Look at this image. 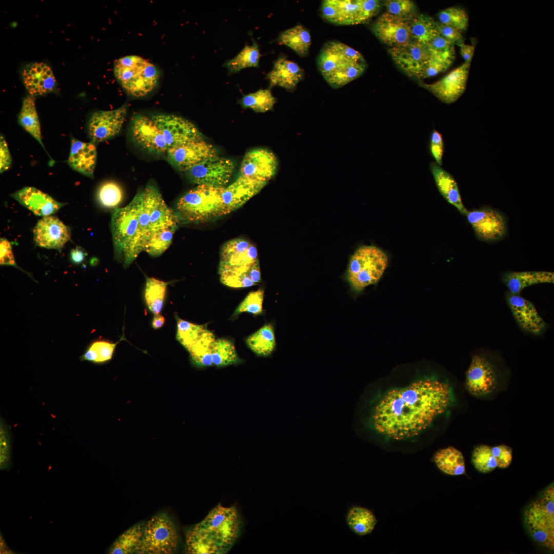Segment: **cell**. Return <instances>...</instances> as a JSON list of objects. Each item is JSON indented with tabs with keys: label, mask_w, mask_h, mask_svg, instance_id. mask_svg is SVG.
<instances>
[{
	"label": "cell",
	"mask_w": 554,
	"mask_h": 554,
	"mask_svg": "<svg viewBox=\"0 0 554 554\" xmlns=\"http://www.w3.org/2000/svg\"><path fill=\"white\" fill-rule=\"evenodd\" d=\"M33 231L35 244L48 249L59 250L71 238L69 228L56 217L50 215L39 220Z\"/></svg>",
	"instance_id": "cell-24"
},
{
	"label": "cell",
	"mask_w": 554,
	"mask_h": 554,
	"mask_svg": "<svg viewBox=\"0 0 554 554\" xmlns=\"http://www.w3.org/2000/svg\"><path fill=\"white\" fill-rule=\"evenodd\" d=\"M12 159L7 143L1 134L0 138V171L3 173L10 168Z\"/></svg>",
	"instance_id": "cell-59"
},
{
	"label": "cell",
	"mask_w": 554,
	"mask_h": 554,
	"mask_svg": "<svg viewBox=\"0 0 554 554\" xmlns=\"http://www.w3.org/2000/svg\"><path fill=\"white\" fill-rule=\"evenodd\" d=\"M471 62H464L435 83H419L441 102L451 104L457 101L464 92L467 85Z\"/></svg>",
	"instance_id": "cell-18"
},
{
	"label": "cell",
	"mask_w": 554,
	"mask_h": 554,
	"mask_svg": "<svg viewBox=\"0 0 554 554\" xmlns=\"http://www.w3.org/2000/svg\"><path fill=\"white\" fill-rule=\"evenodd\" d=\"M213 366L222 367L237 363L239 358L233 343L225 339L214 341L212 350Z\"/></svg>",
	"instance_id": "cell-48"
},
{
	"label": "cell",
	"mask_w": 554,
	"mask_h": 554,
	"mask_svg": "<svg viewBox=\"0 0 554 554\" xmlns=\"http://www.w3.org/2000/svg\"><path fill=\"white\" fill-rule=\"evenodd\" d=\"M497 380V370L493 362L484 354H474L466 373L465 386L468 392L474 396L489 394L496 388Z\"/></svg>",
	"instance_id": "cell-13"
},
{
	"label": "cell",
	"mask_w": 554,
	"mask_h": 554,
	"mask_svg": "<svg viewBox=\"0 0 554 554\" xmlns=\"http://www.w3.org/2000/svg\"><path fill=\"white\" fill-rule=\"evenodd\" d=\"M317 64L325 80L334 89L360 77L366 67V61L359 51L337 41L323 45Z\"/></svg>",
	"instance_id": "cell-3"
},
{
	"label": "cell",
	"mask_w": 554,
	"mask_h": 554,
	"mask_svg": "<svg viewBox=\"0 0 554 554\" xmlns=\"http://www.w3.org/2000/svg\"><path fill=\"white\" fill-rule=\"evenodd\" d=\"M450 401L448 385L425 379L387 392L370 416L373 429L388 438L401 440L419 434L444 413Z\"/></svg>",
	"instance_id": "cell-1"
},
{
	"label": "cell",
	"mask_w": 554,
	"mask_h": 554,
	"mask_svg": "<svg viewBox=\"0 0 554 554\" xmlns=\"http://www.w3.org/2000/svg\"><path fill=\"white\" fill-rule=\"evenodd\" d=\"M264 291L258 289L249 292L236 309L234 315L246 312L258 315L263 312Z\"/></svg>",
	"instance_id": "cell-54"
},
{
	"label": "cell",
	"mask_w": 554,
	"mask_h": 554,
	"mask_svg": "<svg viewBox=\"0 0 554 554\" xmlns=\"http://www.w3.org/2000/svg\"><path fill=\"white\" fill-rule=\"evenodd\" d=\"M71 144L68 164L74 170L92 178L97 157L95 143L72 138Z\"/></svg>",
	"instance_id": "cell-31"
},
{
	"label": "cell",
	"mask_w": 554,
	"mask_h": 554,
	"mask_svg": "<svg viewBox=\"0 0 554 554\" xmlns=\"http://www.w3.org/2000/svg\"><path fill=\"white\" fill-rule=\"evenodd\" d=\"M130 134L136 144L150 153L165 155L168 150L161 131L150 117L135 114L130 124Z\"/></svg>",
	"instance_id": "cell-19"
},
{
	"label": "cell",
	"mask_w": 554,
	"mask_h": 554,
	"mask_svg": "<svg viewBox=\"0 0 554 554\" xmlns=\"http://www.w3.org/2000/svg\"><path fill=\"white\" fill-rule=\"evenodd\" d=\"M215 147L204 140L191 141L169 149L167 161L180 171L185 172L202 162L215 156Z\"/></svg>",
	"instance_id": "cell-14"
},
{
	"label": "cell",
	"mask_w": 554,
	"mask_h": 554,
	"mask_svg": "<svg viewBox=\"0 0 554 554\" xmlns=\"http://www.w3.org/2000/svg\"><path fill=\"white\" fill-rule=\"evenodd\" d=\"M386 254L375 246H362L351 256L347 270L346 279L355 292L376 284L388 265Z\"/></svg>",
	"instance_id": "cell-6"
},
{
	"label": "cell",
	"mask_w": 554,
	"mask_h": 554,
	"mask_svg": "<svg viewBox=\"0 0 554 554\" xmlns=\"http://www.w3.org/2000/svg\"><path fill=\"white\" fill-rule=\"evenodd\" d=\"M388 52L407 74L417 78L429 58L425 46L412 40L405 46L390 48Z\"/></svg>",
	"instance_id": "cell-27"
},
{
	"label": "cell",
	"mask_w": 554,
	"mask_h": 554,
	"mask_svg": "<svg viewBox=\"0 0 554 554\" xmlns=\"http://www.w3.org/2000/svg\"><path fill=\"white\" fill-rule=\"evenodd\" d=\"M219 273L221 283L232 288L249 287L261 282L259 261L247 265L219 268Z\"/></svg>",
	"instance_id": "cell-30"
},
{
	"label": "cell",
	"mask_w": 554,
	"mask_h": 554,
	"mask_svg": "<svg viewBox=\"0 0 554 554\" xmlns=\"http://www.w3.org/2000/svg\"><path fill=\"white\" fill-rule=\"evenodd\" d=\"M23 84L29 95L35 97L53 91L56 82L51 67L42 62L27 64L22 71Z\"/></svg>",
	"instance_id": "cell-25"
},
{
	"label": "cell",
	"mask_w": 554,
	"mask_h": 554,
	"mask_svg": "<svg viewBox=\"0 0 554 554\" xmlns=\"http://www.w3.org/2000/svg\"><path fill=\"white\" fill-rule=\"evenodd\" d=\"M18 123L44 147L35 97L28 95L24 98L18 116Z\"/></svg>",
	"instance_id": "cell-36"
},
{
	"label": "cell",
	"mask_w": 554,
	"mask_h": 554,
	"mask_svg": "<svg viewBox=\"0 0 554 554\" xmlns=\"http://www.w3.org/2000/svg\"><path fill=\"white\" fill-rule=\"evenodd\" d=\"M168 283L154 278L146 279L144 296L149 309L160 314L163 307Z\"/></svg>",
	"instance_id": "cell-43"
},
{
	"label": "cell",
	"mask_w": 554,
	"mask_h": 554,
	"mask_svg": "<svg viewBox=\"0 0 554 554\" xmlns=\"http://www.w3.org/2000/svg\"><path fill=\"white\" fill-rule=\"evenodd\" d=\"M150 117L161 131L168 149L191 141L203 140L197 128L183 117L165 113H154Z\"/></svg>",
	"instance_id": "cell-11"
},
{
	"label": "cell",
	"mask_w": 554,
	"mask_h": 554,
	"mask_svg": "<svg viewBox=\"0 0 554 554\" xmlns=\"http://www.w3.org/2000/svg\"><path fill=\"white\" fill-rule=\"evenodd\" d=\"M4 423L1 421V462L4 463V460H7L9 454V437L7 428L5 427Z\"/></svg>",
	"instance_id": "cell-60"
},
{
	"label": "cell",
	"mask_w": 554,
	"mask_h": 554,
	"mask_svg": "<svg viewBox=\"0 0 554 554\" xmlns=\"http://www.w3.org/2000/svg\"><path fill=\"white\" fill-rule=\"evenodd\" d=\"M0 263L1 265H11L17 267L12 251L10 243L6 239L0 240Z\"/></svg>",
	"instance_id": "cell-58"
},
{
	"label": "cell",
	"mask_w": 554,
	"mask_h": 554,
	"mask_svg": "<svg viewBox=\"0 0 554 554\" xmlns=\"http://www.w3.org/2000/svg\"><path fill=\"white\" fill-rule=\"evenodd\" d=\"M433 459L437 467L446 474L458 476L465 473L464 457L454 447H449L438 450Z\"/></svg>",
	"instance_id": "cell-35"
},
{
	"label": "cell",
	"mask_w": 554,
	"mask_h": 554,
	"mask_svg": "<svg viewBox=\"0 0 554 554\" xmlns=\"http://www.w3.org/2000/svg\"><path fill=\"white\" fill-rule=\"evenodd\" d=\"M279 40L280 43L292 49L301 57L307 55L311 43L309 31L300 25L282 32Z\"/></svg>",
	"instance_id": "cell-38"
},
{
	"label": "cell",
	"mask_w": 554,
	"mask_h": 554,
	"mask_svg": "<svg viewBox=\"0 0 554 554\" xmlns=\"http://www.w3.org/2000/svg\"><path fill=\"white\" fill-rule=\"evenodd\" d=\"M459 47L460 53L465 60V62H471L474 53L475 46L466 45L464 43Z\"/></svg>",
	"instance_id": "cell-62"
},
{
	"label": "cell",
	"mask_w": 554,
	"mask_h": 554,
	"mask_svg": "<svg viewBox=\"0 0 554 554\" xmlns=\"http://www.w3.org/2000/svg\"><path fill=\"white\" fill-rule=\"evenodd\" d=\"M267 183L240 175L225 187L222 195L221 216L238 209L258 194Z\"/></svg>",
	"instance_id": "cell-22"
},
{
	"label": "cell",
	"mask_w": 554,
	"mask_h": 554,
	"mask_svg": "<svg viewBox=\"0 0 554 554\" xmlns=\"http://www.w3.org/2000/svg\"><path fill=\"white\" fill-rule=\"evenodd\" d=\"M440 23L452 27L462 32L468 25V16L466 11L460 7H450L440 11L438 14Z\"/></svg>",
	"instance_id": "cell-51"
},
{
	"label": "cell",
	"mask_w": 554,
	"mask_h": 554,
	"mask_svg": "<svg viewBox=\"0 0 554 554\" xmlns=\"http://www.w3.org/2000/svg\"><path fill=\"white\" fill-rule=\"evenodd\" d=\"M382 3L377 0H325L321 4L322 16L338 25L363 24L379 12Z\"/></svg>",
	"instance_id": "cell-8"
},
{
	"label": "cell",
	"mask_w": 554,
	"mask_h": 554,
	"mask_svg": "<svg viewBox=\"0 0 554 554\" xmlns=\"http://www.w3.org/2000/svg\"><path fill=\"white\" fill-rule=\"evenodd\" d=\"M22 205L38 216H47L57 212L65 203L32 187H26L11 194Z\"/></svg>",
	"instance_id": "cell-28"
},
{
	"label": "cell",
	"mask_w": 554,
	"mask_h": 554,
	"mask_svg": "<svg viewBox=\"0 0 554 554\" xmlns=\"http://www.w3.org/2000/svg\"><path fill=\"white\" fill-rule=\"evenodd\" d=\"M234 169L231 160L216 155L195 165L185 173L190 182L197 185L224 187L229 182Z\"/></svg>",
	"instance_id": "cell-12"
},
{
	"label": "cell",
	"mask_w": 554,
	"mask_h": 554,
	"mask_svg": "<svg viewBox=\"0 0 554 554\" xmlns=\"http://www.w3.org/2000/svg\"><path fill=\"white\" fill-rule=\"evenodd\" d=\"M142 203L149 212L150 235L160 230L179 225L174 210L166 204L154 183H148L143 189Z\"/></svg>",
	"instance_id": "cell-16"
},
{
	"label": "cell",
	"mask_w": 554,
	"mask_h": 554,
	"mask_svg": "<svg viewBox=\"0 0 554 554\" xmlns=\"http://www.w3.org/2000/svg\"><path fill=\"white\" fill-rule=\"evenodd\" d=\"M224 187L199 185L185 193L174 210L180 223H200L221 216Z\"/></svg>",
	"instance_id": "cell-5"
},
{
	"label": "cell",
	"mask_w": 554,
	"mask_h": 554,
	"mask_svg": "<svg viewBox=\"0 0 554 554\" xmlns=\"http://www.w3.org/2000/svg\"><path fill=\"white\" fill-rule=\"evenodd\" d=\"M505 296L513 318L523 330L535 335L543 332L547 324L532 302L509 292Z\"/></svg>",
	"instance_id": "cell-21"
},
{
	"label": "cell",
	"mask_w": 554,
	"mask_h": 554,
	"mask_svg": "<svg viewBox=\"0 0 554 554\" xmlns=\"http://www.w3.org/2000/svg\"><path fill=\"white\" fill-rule=\"evenodd\" d=\"M436 28L439 34L445 39L459 47L464 44L465 38L458 30L436 22Z\"/></svg>",
	"instance_id": "cell-57"
},
{
	"label": "cell",
	"mask_w": 554,
	"mask_h": 554,
	"mask_svg": "<svg viewBox=\"0 0 554 554\" xmlns=\"http://www.w3.org/2000/svg\"><path fill=\"white\" fill-rule=\"evenodd\" d=\"M261 54L256 43L252 45H245L242 51L233 58L227 61L225 67L229 73H234L248 67H257Z\"/></svg>",
	"instance_id": "cell-44"
},
{
	"label": "cell",
	"mask_w": 554,
	"mask_h": 554,
	"mask_svg": "<svg viewBox=\"0 0 554 554\" xmlns=\"http://www.w3.org/2000/svg\"><path fill=\"white\" fill-rule=\"evenodd\" d=\"M512 449L505 445L494 447L479 445L474 447L471 457L475 468L482 473L491 472L497 467L505 468L511 463Z\"/></svg>",
	"instance_id": "cell-26"
},
{
	"label": "cell",
	"mask_w": 554,
	"mask_h": 554,
	"mask_svg": "<svg viewBox=\"0 0 554 554\" xmlns=\"http://www.w3.org/2000/svg\"><path fill=\"white\" fill-rule=\"evenodd\" d=\"M259 261L256 247L243 238L225 243L221 248L219 268L243 265Z\"/></svg>",
	"instance_id": "cell-29"
},
{
	"label": "cell",
	"mask_w": 554,
	"mask_h": 554,
	"mask_svg": "<svg viewBox=\"0 0 554 554\" xmlns=\"http://www.w3.org/2000/svg\"><path fill=\"white\" fill-rule=\"evenodd\" d=\"M372 29L374 35L390 48L405 46L411 41L407 22L386 12L378 18Z\"/></svg>",
	"instance_id": "cell-23"
},
{
	"label": "cell",
	"mask_w": 554,
	"mask_h": 554,
	"mask_svg": "<svg viewBox=\"0 0 554 554\" xmlns=\"http://www.w3.org/2000/svg\"><path fill=\"white\" fill-rule=\"evenodd\" d=\"M179 536L171 519L166 514L156 515L144 524L136 553L170 554L177 547Z\"/></svg>",
	"instance_id": "cell-9"
},
{
	"label": "cell",
	"mask_w": 554,
	"mask_h": 554,
	"mask_svg": "<svg viewBox=\"0 0 554 554\" xmlns=\"http://www.w3.org/2000/svg\"><path fill=\"white\" fill-rule=\"evenodd\" d=\"M429 57L452 64L455 59L454 45L439 34L426 46Z\"/></svg>",
	"instance_id": "cell-50"
},
{
	"label": "cell",
	"mask_w": 554,
	"mask_h": 554,
	"mask_svg": "<svg viewBox=\"0 0 554 554\" xmlns=\"http://www.w3.org/2000/svg\"><path fill=\"white\" fill-rule=\"evenodd\" d=\"M117 344L103 340L93 342L80 356V360L97 364L106 363L112 359Z\"/></svg>",
	"instance_id": "cell-45"
},
{
	"label": "cell",
	"mask_w": 554,
	"mask_h": 554,
	"mask_svg": "<svg viewBox=\"0 0 554 554\" xmlns=\"http://www.w3.org/2000/svg\"><path fill=\"white\" fill-rule=\"evenodd\" d=\"M386 13L404 21H409L417 14V8L414 3L410 0H387L383 2Z\"/></svg>",
	"instance_id": "cell-53"
},
{
	"label": "cell",
	"mask_w": 554,
	"mask_h": 554,
	"mask_svg": "<svg viewBox=\"0 0 554 554\" xmlns=\"http://www.w3.org/2000/svg\"><path fill=\"white\" fill-rule=\"evenodd\" d=\"M177 227L163 229L152 233L146 241L144 251L152 256L163 254L171 244Z\"/></svg>",
	"instance_id": "cell-47"
},
{
	"label": "cell",
	"mask_w": 554,
	"mask_h": 554,
	"mask_svg": "<svg viewBox=\"0 0 554 554\" xmlns=\"http://www.w3.org/2000/svg\"><path fill=\"white\" fill-rule=\"evenodd\" d=\"M526 527L533 539L543 547L554 549V486L552 483L526 507Z\"/></svg>",
	"instance_id": "cell-7"
},
{
	"label": "cell",
	"mask_w": 554,
	"mask_h": 554,
	"mask_svg": "<svg viewBox=\"0 0 554 554\" xmlns=\"http://www.w3.org/2000/svg\"><path fill=\"white\" fill-rule=\"evenodd\" d=\"M303 70L295 63L284 57L278 59L267 74L270 86H279L287 90L294 89L302 80Z\"/></svg>",
	"instance_id": "cell-34"
},
{
	"label": "cell",
	"mask_w": 554,
	"mask_h": 554,
	"mask_svg": "<svg viewBox=\"0 0 554 554\" xmlns=\"http://www.w3.org/2000/svg\"><path fill=\"white\" fill-rule=\"evenodd\" d=\"M97 197L99 203L104 207L114 208L122 202L123 192L117 183L113 181H107L99 187Z\"/></svg>",
	"instance_id": "cell-52"
},
{
	"label": "cell",
	"mask_w": 554,
	"mask_h": 554,
	"mask_svg": "<svg viewBox=\"0 0 554 554\" xmlns=\"http://www.w3.org/2000/svg\"><path fill=\"white\" fill-rule=\"evenodd\" d=\"M144 524H137L124 531L113 543L109 551L112 554L136 552L142 537Z\"/></svg>",
	"instance_id": "cell-41"
},
{
	"label": "cell",
	"mask_w": 554,
	"mask_h": 554,
	"mask_svg": "<svg viewBox=\"0 0 554 554\" xmlns=\"http://www.w3.org/2000/svg\"><path fill=\"white\" fill-rule=\"evenodd\" d=\"M165 321V319L163 316L160 314L155 315L152 321V326L155 329H159L163 326Z\"/></svg>",
	"instance_id": "cell-63"
},
{
	"label": "cell",
	"mask_w": 554,
	"mask_h": 554,
	"mask_svg": "<svg viewBox=\"0 0 554 554\" xmlns=\"http://www.w3.org/2000/svg\"><path fill=\"white\" fill-rule=\"evenodd\" d=\"M429 169L440 194L461 214L466 215L468 210L462 202L460 190L454 177L435 162L430 163Z\"/></svg>",
	"instance_id": "cell-32"
},
{
	"label": "cell",
	"mask_w": 554,
	"mask_h": 554,
	"mask_svg": "<svg viewBox=\"0 0 554 554\" xmlns=\"http://www.w3.org/2000/svg\"><path fill=\"white\" fill-rule=\"evenodd\" d=\"M276 100L270 89H260L245 95L242 99L241 105L244 108H249L256 112H265L271 110Z\"/></svg>",
	"instance_id": "cell-49"
},
{
	"label": "cell",
	"mask_w": 554,
	"mask_h": 554,
	"mask_svg": "<svg viewBox=\"0 0 554 554\" xmlns=\"http://www.w3.org/2000/svg\"><path fill=\"white\" fill-rule=\"evenodd\" d=\"M451 65V64L448 62L429 57L418 78H426L434 76L447 70Z\"/></svg>",
	"instance_id": "cell-55"
},
{
	"label": "cell",
	"mask_w": 554,
	"mask_h": 554,
	"mask_svg": "<svg viewBox=\"0 0 554 554\" xmlns=\"http://www.w3.org/2000/svg\"><path fill=\"white\" fill-rule=\"evenodd\" d=\"M429 151L435 163L441 166L444 152V143L442 134L436 129L430 135Z\"/></svg>",
	"instance_id": "cell-56"
},
{
	"label": "cell",
	"mask_w": 554,
	"mask_h": 554,
	"mask_svg": "<svg viewBox=\"0 0 554 554\" xmlns=\"http://www.w3.org/2000/svg\"><path fill=\"white\" fill-rule=\"evenodd\" d=\"M128 112V105L108 111L98 110L90 116L88 134L92 142H102L112 138L121 131Z\"/></svg>",
	"instance_id": "cell-17"
},
{
	"label": "cell",
	"mask_w": 554,
	"mask_h": 554,
	"mask_svg": "<svg viewBox=\"0 0 554 554\" xmlns=\"http://www.w3.org/2000/svg\"><path fill=\"white\" fill-rule=\"evenodd\" d=\"M477 238L486 242L497 241L506 234L507 225L504 216L491 208L468 211L466 214Z\"/></svg>",
	"instance_id": "cell-15"
},
{
	"label": "cell",
	"mask_w": 554,
	"mask_h": 554,
	"mask_svg": "<svg viewBox=\"0 0 554 554\" xmlns=\"http://www.w3.org/2000/svg\"><path fill=\"white\" fill-rule=\"evenodd\" d=\"M113 70L117 81L126 93L134 97H144L152 92L161 77L155 65L135 55L116 60Z\"/></svg>",
	"instance_id": "cell-4"
},
{
	"label": "cell",
	"mask_w": 554,
	"mask_h": 554,
	"mask_svg": "<svg viewBox=\"0 0 554 554\" xmlns=\"http://www.w3.org/2000/svg\"><path fill=\"white\" fill-rule=\"evenodd\" d=\"M87 253L82 247L77 246L70 251V260L74 264H78L84 262Z\"/></svg>",
	"instance_id": "cell-61"
},
{
	"label": "cell",
	"mask_w": 554,
	"mask_h": 554,
	"mask_svg": "<svg viewBox=\"0 0 554 554\" xmlns=\"http://www.w3.org/2000/svg\"><path fill=\"white\" fill-rule=\"evenodd\" d=\"M346 522L352 531L363 536L370 533L373 530L377 520L370 510L362 507L354 506L348 510Z\"/></svg>",
	"instance_id": "cell-37"
},
{
	"label": "cell",
	"mask_w": 554,
	"mask_h": 554,
	"mask_svg": "<svg viewBox=\"0 0 554 554\" xmlns=\"http://www.w3.org/2000/svg\"><path fill=\"white\" fill-rule=\"evenodd\" d=\"M215 339L208 329L188 351L192 362L200 367L213 366L212 346Z\"/></svg>",
	"instance_id": "cell-42"
},
{
	"label": "cell",
	"mask_w": 554,
	"mask_h": 554,
	"mask_svg": "<svg viewBox=\"0 0 554 554\" xmlns=\"http://www.w3.org/2000/svg\"><path fill=\"white\" fill-rule=\"evenodd\" d=\"M501 280L508 292L520 294L529 286L543 283H554V272L547 271H509L502 275Z\"/></svg>",
	"instance_id": "cell-33"
},
{
	"label": "cell",
	"mask_w": 554,
	"mask_h": 554,
	"mask_svg": "<svg viewBox=\"0 0 554 554\" xmlns=\"http://www.w3.org/2000/svg\"><path fill=\"white\" fill-rule=\"evenodd\" d=\"M240 528V519L236 508L219 504L203 520L187 531V552L225 553L238 539Z\"/></svg>",
	"instance_id": "cell-2"
},
{
	"label": "cell",
	"mask_w": 554,
	"mask_h": 554,
	"mask_svg": "<svg viewBox=\"0 0 554 554\" xmlns=\"http://www.w3.org/2000/svg\"><path fill=\"white\" fill-rule=\"evenodd\" d=\"M278 162L271 151L256 148L247 152L240 167L241 175L267 183L275 174Z\"/></svg>",
	"instance_id": "cell-20"
},
{
	"label": "cell",
	"mask_w": 554,
	"mask_h": 554,
	"mask_svg": "<svg viewBox=\"0 0 554 554\" xmlns=\"http://www.w3.org/2000/svg\"><path fill=\"white\" fill-rule=\"evenodd\" d=\"M249 348L256 354L266 357L270 355L275 346L273 327L266 324L249 336L246 341Z\"/></svg>",
	"instance_id": "cell-39"
},
{
	"label": "cell",
	"mask_w": 554,
	"mask_h": 554,
	"mask_svg": "<svg viewBox=\"0 0 554 554\" xmlns=\"http://www.w3.org/2000/svg\"><path fill=\"white\" fill-rule=\"evenodd\" d=\"M143 189L125 207L115 209L111 216V230L115 258L123 261L124 250L135 234L138 226V216Z\"/></svg>",
	"instance_id": "cell-10"
},
{
	"label": "cell",
	"mask_w": 554,
	"mask_h": 554,
	"mask_svg": "<svg viewBox=\"0 0 554 554\" xmlns=\"http://www.w3.org/2000/svg\"><path fill=\"white\" fill-rule=\"evenodd\" d=\"M176 340L188 351L207 329L204 325L193 324L176 316Z\"/></svg>",
	"instance_id": "cell-46"
},
{
	"label": "cell",
	"mask_w": 554,
	"mask_h": 554,
	"mask_svg": "<svg viewBox=\"0 0 554 554\" xmlns=\"http://www.w3.org/2000/svg\"><path fill=\"white\" fill-rule=\"evenodd\" d=\"M411 40L425 46L439 34L436 22L431 17L424 14L418 15L407 22Z\"/></svg>",
	"instance_id": "cell-40"
},
{
	"label": "cell",
	"mask_w": 554,
	"mask_h": 554,
	"mask_svg": "<svg viewBox=\"0 0 554 554\" xmlns=\"http://www.w3.org/2000/svg\"><path fill=\"white\" fill-rule=\"evenodd\" d=\"M98 261L96 258H92L90 260V264L92 266H95L97 264Z\"/></svg>",
	"instance_id": "cell-64"
}]
</instances>
